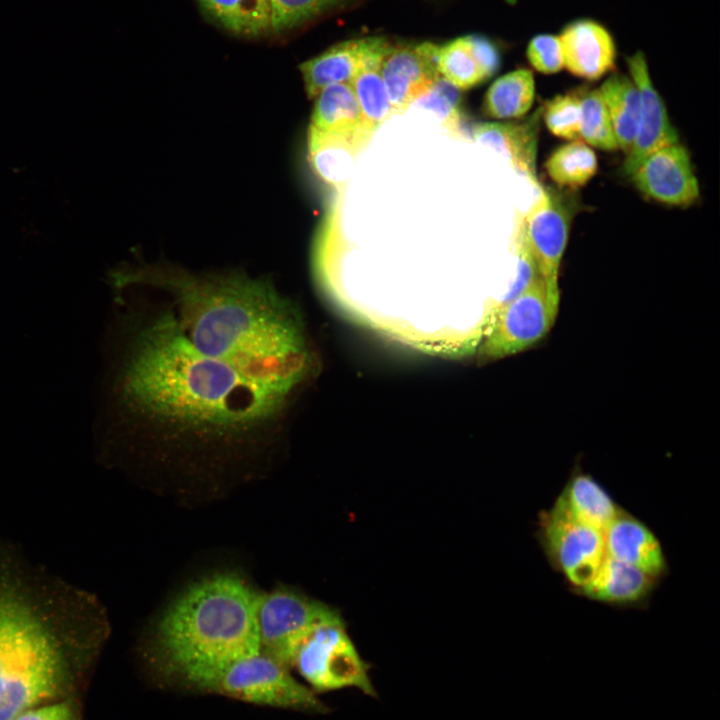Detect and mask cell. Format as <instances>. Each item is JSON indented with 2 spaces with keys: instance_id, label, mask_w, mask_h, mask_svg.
<instances>
[{
  "instance_id": "1",
  "label": "cell",
  "mask_w": 720,
  "mask_h": 720,
  "mask_svg": "<svg viewBox=\"0 0 720 720\" xmlns=\"http://www.w3.org/2000/svg\"><path fill=\"white\" fill-rule=\"evenodd\" d=\"M109 633L95 596L0 544V720L82 696Z\"/></svg>"
},
{
  "instance_id": "2",
  "label": "cell",
  "mask_w": 720,
  "mask_h": 720,
  "mask_svg": "<svg viewBox=\"0 0 720 720\" xmlns=\"http://www.w3.org/2000/svg\"><path fill=\"white\" fill-rule=\"evenodd\" d=\"M126 327L129 339L114 392L127 411L179 428L230 434L270 420L288 398L197 350L165 312Z\"/></svg>"
},
{
  "instance_id": "3",
  "label": "cell",
  "mask_w": 720,
  "mask_h": 720,
  "mask_svg": "<svg viewBox=\"0 0 720 720\" xmlns=\"http://www.w3.org/2000/svg\"><path fill=\"white\" fill-rule=\"evenodd\" d=\"M132 282L169 290L166 313L179 332L252 377L296 387L310 363L301 318L268 283L242 275L133 270Z\"/></svg>"
},
{
  "instance_id": "4",
  "label": "cell",
  "mask_w": 720,
  "mask_h": 720,
  "mask_svg": "<svg viewBox=\"0 0 720 720\" xmlns=\"http://www.w3.org/2000/svg\"><path fill=\"white\" fill-rule=\"evenodd\" d=\"M258 593L232 572L189 586L163 612L145 648L158 683L184 689L194 679L261 651Z\"/></svg>"
},
{
  "instance_id": "5",
  "label": "cell",
  "mask_w": 720,
  "mask_h": 720,
  "mask_svg": "<svg viewBox=\"0 0 720 720\" xmlns=\"http://www.w3.org/2000/svg\"><path fill=\"white\" fill-rule=\"evenodd\" d=\"M183 690L298 712L322 714L329 710L313 690L291 674L290 668L262 651L204 674Z\"/></svg>"
},
{
  "instance_id": "6",
  "label": "cell",
  "mask_w": 720,
  "mask_h": 720,
  "mask_svg": "<svg viewBox=\"0 0 720 720\" xmlns=\"http://www.w3.org/2000/svg\"><path fill=\"white\" fill-rule=\"evenodd\" d=\"M294 668L315 693L357 688L375 697L369 666L357 652L339 615L316 626L298 646Z\"/></svg>"
},
{
  "instance_id": "7",
  "label": "cell",
  "mask_w": 720,
  "mask_h": 720,
  "mask_svg": "<svg viewBox=\"0 0 720 720\" xmlns=\"http://www.w3.org/2000/svg\"><path fill=\"white\" fill-rule=\"evenodd\" d=\"M560 290L550 289L542 278L498 309L479 352L484 359H500L521 352L552 328L559 310Z\"/></svg>"
},
{
  "instance_id": "8",
  "label": "cell",
  "mask_w": 720,
  "mask_h": 720,
  "mask_svg": "<svg viewBox=\"0 0 720 720\" xmlns=\"http://www.w3.org/2000/svg\"><path fill=\"white\" fill-rule=\"evenodd\" d=\"M337 615L328 606L289 589L260 593L258 627L261 651L290 668L302 640L316 626Z\"/></svg>"
},
{
  "instance_id": "9",
  "label": "cell",
  "mask_w": 720,
  "mask_h": 720,
  "mask_svg": "<svg viewBox=\"0 0 720 720\" xmlns=\"http://www.w3.org/2000/svg\"><path fill=\"white\" fill-rule=\"evenodd\" d=\"M539 536L549 560L576 590L592 578L606 555L603 532L551 509L541 514Z\"/></svg>"
},
{
  "instance_id": "10",
  "label": "cell",
  "mask_w": 720,
  "mask_h": 720,
  "mask_svg": "<svg viewBox=\"0 0 720 720\" xmlns=\"http://www.w3.org/2000/svg\"><path fill=\"white\" fill-rule=\"evenodd\" d=\"M538 188V196L523 214L525 234L544 282L550 289H559V268L568 242L572 213L557 195L541 186Z\"/></svg>"
},
{
  "instance_id": "11",
  "label": "cell",
  "mask_w": 720,
  "mask_h": 720,
  "mask_svg": "<svg viewBox=\"0 0 720 720\" xmlns=\"http://www.w3.org/2000/svg\"><path fill=\"white\" fill-rule=\"evenodd\" d=\"M438 45L388 44L380 63L392 114H401L426 94L441 77L437 66Z\"/></svg>"
},
{
  "instance_id": "12",
  "label": "cell",
  "mask_w": 720,
  "mask_h": 720,
  "mask_svg": "<svg viewBox=\"0 0 720 720\" xmlns=\"http://www.w3.org/2000/svg\"><path fill=\"white\" fill-rule=\"evenodd\" d=\"M645 196L671 206H689L700 195L686 148L679 142L649 154L630 175Z\"/></svg>"
},
{
  "instance_id": "13",
  "label": "cell",
  "mask_w": 720,
  "mask_h": 720,
  "mask_svg": "<svg viewBox=\"0 0 720 720\" xmlns=\"http://www.w3.org/2000/svg\"><path fill=\"white\" fill-rule=\"evenodd\" d=\"M630 78L635 83L641 97V113L638 131L634 142L626 153L623 172L630 176L639 164L652 152L679 142L678 134L672 126L663 99L655 88L646 56L637 51L626 57Z\"/></svg>"
},
{
  "instance_id": "14",
  "label": "cell",
  "mask_w": 720,
  "mask_h": 720,
  "mask_svg": "<svg viewBox=\"0 0 720 720\" xmlns=\"http://www.w3.org/2000/svg\"><path fill=\"white\" fill-rule=\"evenodd\" d=\"M564 68L572 75L595 81L614 70L617 47L610 31L590 18L566 24L558 35Z\"/></svg>"
},
{
  "instance_id": "15",
  "label": "cell",
  "mask_w": 720,
  "mask_h": 720,
  "mask_svg": "<svg viewBox=\"0 0 720 720\" xmlns=\"http://www.w3.org/2000/svg\"><path fill=\"white\" fill-rule=\"evenodd\" d=\"M440 76L457 89H468L491 78L501 66V54L489 38L470 34L438 45Z\"/></svg>"
},
{
  "instance_id": "16",
  "label": "cell",
  "mask_w": 720,
  "mask_h": 720,
  "mask_svg": "<svg viewBox=\"0 0 720 720\" xmlns=\"http://www.w3.org/2000/svg\"><path fill=\"white\" fill-rule=\"evenodd\" d=\"M372 134L364 129L329 132L309 126L307 155L311 169L326 184L343 186Z\"/></svg>"
},
{
  "instance_id": "17",
  "label": "cell",
  "mask_w": 720,
  "mask_h": 720,
  "mask_svg": "<svg viewBox=\"0 0 720 720\" xmlns=\"http://www.w3.org/2000/svg\"><path fill=\"white\" fill-rule=\"evenodd\" d=\"M606 554L637 567L653 578L667 569L663 548L654 533L639 519L619 510L603 531Z\"/></svg>"
},
{
  "instance_id": "18",
  "label": "cell",
  "mask_w": 720,
  "mask_h": 720,
  "mask_svg": "<svg viewBox=\"0 0 720 720\" xmlns=\"http://www.w3.org/2000/svg\"><path fill=\"white\" fill-rule=\"evenodd\" d=\"M541 111L540 106L529 120L522 123H480L472 132L477 142L505 154L514 169L536 186H539L536 160Z\"/></svg>"
},
{
  "instance_id": "19",
  "label": "cell",
  "mask_w": 720,
  "mask_h": 720,
  "mask_svg": "<svg viewBox=\"0 0 720 720\" xmlns=\"http://www.w3.org/2000/svg\"><path fill=\"white\" fill-rule=\"evenodd\" d=\"M551 510L603 532L620 509L592 476L577 472L571 476Z\"/></svg>"
},
{
  "instance_id": "20",
  "label": "cell",
  "mask_w": 720,
  "mask_h": 720,
  "mask_svg": "<svg viewBox=\"0 0 720 720\" xmlns=\"http://www.w3.org/2000/svg\"><path fill=\"white\" fill-rule=\"evenodd\" d=\"M371 37L343 41L300 66L306 93L315 98L325 87L350 83L363 64L370 47Z\"/></svg>"
},
{
  "instance_id": "21",
  "label": "cell",
  "mask_w": 720,
  "mask_h": 720,
  "mask_svg": "<svg viewBox=\"0 0 720 720\" xmlns=\"http://www.w3.org/2000/svg\"><path fill=\"white\" fill-rule=\"evenodd\" d=\"M655 580L637 567L606 554L592 578L577 591L592 600L625 605L646 598Z\"/></svg>"
},
{
  "instance_id": "22",
  "label": "cell",
  "mask_w": 720,
  "mask_h": 720,
  "mask_svg": "<svg viewBox=\"0 0 720 720\" xmlns=\"http://www.w3.org/2000/svg\"><path fill=\"white\" fill-rule=\"evenodd\" d=\"M388 44L384 38L371 37L363 64L350 82L361 110L362 127L372 135L392 115L380 72L381 59Z\"/></svg>"
},
{
  "instance_id": "23",
  "label": "cell",
  "mask_w": 720,
  "mask_h": 720,
  "mask_svg": "<svg viewBox=\"0 0 720 720\" xmlns=\"http://www.w3.org/2000/svg\"><path fill=\"white\" fill-rule=\"evenodd\" d=\"M606 105L619 149L626 154L636 137L641 97L632 79L620 73L607 78L599 88Z\"/></svg>"
},
{
  "instance_id": "24",
  "label": "cell",
  "mask_w": 720,
  "mask_h": 720,
  "mask_svg": "<svg viewBox=\"0 0 720 720\" xmlns=\"http://www.w3.org/2000/svg\"><path fill=\"white\" fill-rule=\"evenodd\" d=\"M218 24L232 34L260 37L273 32L270 0H196Z\"/></svg>"
},
{
  "instance_id": "25",
  "label": "cell",
  "mask_w": 720,
  "mask_h": 720,
  "mask_svg": "<svg viewBox=\"0 0 720 720\" xmlns=\"http://www.w3.org/2000/svg\"><path fill=\"white\" fill-rule=\"evenodd\" d=\"M535 80L531 70L519 68L497 78L485 93V115L499 120L527 114L535 99Z\"/></svg>"
},
{
  "instance_id": "26",
  "label": "cell",
  "mask_w": 720,
  "mask_h": 720,
  "mask_svg": "<svg viewBox=\"0 0 720 720\" xmlns=\"http://www.w3.org/2000/svg\"><path fill=\"white\" fill-rule=\"evenodd\" d=\"M314 99L311 126L329 132L363 129L361 110L350 83L327 86Z\"/></svg>"
},
{
  "instance_id": "27",
  "label": "cell",
  "mask_w": 720,
  "mask_h": 720,
  "mask_svg": "<svg viewBox=\"0 0 720 720\" xmlns=\"http://www.w3.org/2000/svg\"><path fill=\"white\" fill-rule=\"evenodd\" d=\"M550 179L561 187L578 188L587 184L598 170L593 149L582 140L568 141L556 148L544 164Z\"/></svg>"
},
{
  "instance_id": "28",
  "label": "cell",
  "mask_w": 720,
  "mask_h": 720,
  "mask_svg": "<svg viewBox=\"0 0 720 720\" xmlns=\"http://www.w3.org/2000/svg\"><path fill=\"white\" fill-rule=\"evenodd\" d=\"M580 138L590 147L604 151L619 149L609 113L599 89L580 93Z\"/></svg>"
},
{
  "instance_id": "29",
  "label": "cell",
  "mask_w": 720,
  "mask_h": 720,
  "mask_svg": "<svg viewBox=\"0 0 720 720\" xmlns=\"http://www.w3.org/2000/svg\"><path fill=\"white\" fill-rule=\"evenodd\" d=\"M541 110V118L551 134L567 141L581 140L580 93L556 95L547 100Z\"/></svg>"
},
{
  "instance_id": "30",
  "label": "cell",
  "mask_w": 720,
  "mask_h": 720,
  "mask_svg": "<svg viewBox=\"0 0 720 720\" xmlns=\"http://www.w3.org/2000/svg\"><path fill=\"white\" fill-rule=\"evenodd\" d=\"M348 0H270L273 32L292 30Z\"/></svg>"
},
{
  "instance_id": "31",
  "label": "cell",
  "mask_w": 720,
  "mask_h": 720,
  "mask_svg": "<svg viewBox=\"0 0 720 720\" xmlns=\"http://www.w3.org/2000/svg\"><path fill=\"white\" fill-rule=\"evenodd\" d=\"M416 102L433 110L444 125L453 132H458L460 124L459 89L440 77L434 86Z\"/></svg>"
},
{
  "instance_id": "32",
  "label": "cell",
  "mask_w": 720,
  "mask_h": 720,
  "mask_svg": "<svg viewBox=\"0 0 720 720\" xmlns=\"http://www.w3.org/2000/svg\"><path fill=\"white\" fill-rule=\"evenodd\" d=\"M526 58L531 67L545 75L556 74L564 68L561 44L558 35L542 33L530 39Z\"/></svg>"
},
{
  "instance_id": "33",
  "label": "cell",
  "mask_w": 720,
  "mask_h": 720,
  "mask_svg": "<svg viewBox=\"0 0 720 720\" xmlns=\"http://www.w3.org/2000/svg\"><path fill=\"white\" fill-rule=\"evenodd\" d=\"M12 720H83L81 696H70L29 708Z\"/></svg>"
}]
</instances>
